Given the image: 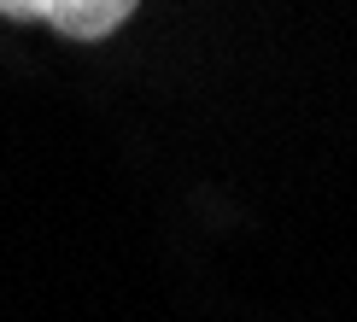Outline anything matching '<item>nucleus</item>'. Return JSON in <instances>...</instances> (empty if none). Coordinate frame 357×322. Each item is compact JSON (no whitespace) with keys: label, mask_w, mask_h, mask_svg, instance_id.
<instances>
[{"label":"nucleus","mask_w":357,"mask_h":322,"mask_svg":"<svg viewBox=\"0 0 357 322\" xmlns=\"http://www.w3.org/2000/svg\"><path fill=\"white\" fill-rule=\"evenodd\" d=\"M141 0H0L6 18H24V24H47L70 41H106L117 36L129 18H135Z\"/></svg>","instance_id":"nucleus-1"}]
</instances>
